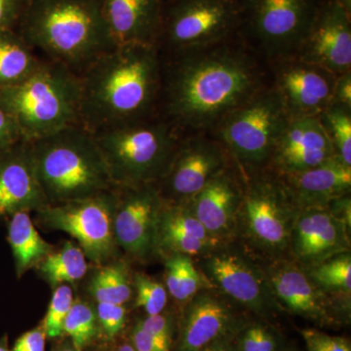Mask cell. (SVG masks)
Here are the masks:
<instances>
[{
  "label": "cell",
  "mask_w": 351,
  "mask_h": 351,
  "mask_svg": "<svg viewBox=\"0 0 351 351\" xmlns=\"http://www.w3.org/2000/svg\"><path fill=\"white\" fill-rule=\"evenodd\" d=\"M160 56L157 115L182 137L213 133L230 113L271 84L269 62L239 34Z\"/></svg>",
  "instance_id": "cell-1"
},
{
  "label": "cell",
  "mask_w": 351,
  "mask_h": 351,
  "mask_svg": "<svg viewBox=\"0 0 351 351\" xmlns=\"http://www.w3.org/2000/svg\"><path fill=\"white\" fill-rule=\"evenodd\" d=\"M78 75L80 124L92 133L156 117L161 89L157 46H114Z\"/></svg>",
  "instance_id": "cell-2"
},
{
  "label": "cell",
  "mask_w": 351,
  "mask_h": 351,
  "mask_svg": "<svg viewBox=\"0 0 351 351\" xmlns=\"http://www.w3.org/2000/svg\"><path fill=\"white\" fill-rule=\"evenodd\" d=\"M18 27L32 49L77 75L117 46L101 0H29Z\"/></svg>",
  "instance_id": "cell-3"
},
{
  "label": "cell",
  "mask_w": 351,
  "mask_h": 351,
  "mask_svg": "<svg viewBox=\"0 0 351 351\" xmlns=\"http://www.w3.org/2000/svg\"><path fill=\"white\" fill-rule=\"evenodd\" d=\"M29 143L48 205L84 199L114 188L94 134L80 124Z\"/></svg>",
  "instance_id": "cell-4"
},
{
  "label": "cell",
  "mask_w": 351,
  "mask_h": 351,
  "mask_svg": "<svg viewBox=\"0 0 351 351\" xmlns=\"http://www.w3.org/2000/svg\"><path fill=\"white\" fill-rule=\"evenodd\" d=\"M0 103L15 120L23 138L32 142L80 124V75L43 60L24 82L0 89Z\"/></svg>",
  "instance_id": "cell-5"
},
{
  "label": "cell",
  "mask_w": 351,
  "mask_h": 351,
  "mask_svg": "<svg viewBox=\"0 0 351 351\" xmlns=\"http://www.w3.org/2000/svg\"><path fill=\"white\" fill-rule=\"evenodd\" d=\"M114 186L157 184L169 167L182 136L159 117L94 134Z\"/></svg>",
  "instance_id": "cell-6"
},
{
  "label": "cell",
  "mask_w": 351,
  "mask_h": 351,
  "mask_svg": "<svg viewBox=\"0 0 351 351\" xmlns=\"http://www.w3.org/2000/svg\"><path fill=\"white\" fill-rule=\"evenodd\" d=\"M242 179L243 197L235 241L257 258H289L291 234L300 209L271 170Z\"/></svg>",
  "instance_id": "cell-7"
},
{
  "label": "cell",
  "mask_w": 351,
  "mask_h": 351,
  "mask_svg": "<svg viewBox=\"0 0 351 351\" xmlns=\"http://www.w3.org/2000/svg\"><path fill=\"white\" fill-rule=\"evenodd\" d=\"M289 117L271 84L228 115L214 137L226 147L242 178L267 169Z\"/></svg>",
  "instance_id": "cell-8"
},
{
  "label": "cell",
  "mask_w": 351,
  "mask_h": 351,
  "mask_svg": "<svg viewBox=\"0 0 351 351\" xmlns=\"http://www.w3.org/2000/svg\"><path fill=\"white\" fill-rule=\"evenodd\" d=\"M239 38L267 62L294 56L321 0H237Z\"/></svg>",
  "instance_id": "cell-9"
},
{
  "label": "cell",
  "mask_w": 351,
  "mask_h": 351,
  "mask_svg": "<svg viewBox=\"0 0 351 351\" xmlns=\"http://www.w3.org/2000/svg\"><path fill=\"white\" fill-rule=\"evenodd\" d=\"M212 286L245 311L262 318L282 313L258 258L239 242L219 245L196 258Z\"/></svg>",
  "instance_id": "cell-10"
},
{
  "label": "cell",
  "mask_w": 351,
  "mask_h": 351,
  "mask_svg": "<svg viewBox=\"0 0 351 351\" xmlns=\"http://www.w3.org/2000/svg\"><path fill=\"white\" fill-rule=\"evenodd\" d=\"M117 201L114 186L84 199L47 205L36 212V223L46 230L68 233L77 241L88 260L104 265L119 254L114 237Z\"/></svg>",
  "instance_id": "cell-11"
},
{
  "label": "cell",
  "mask_w": 351,
  "mask_h": 351,
  "mask_svg": "<svg viewBox=\"0 0 351 351\" xmlns=\"http://www.w3.org/2000/svg\"><path fill=\"white\" fill-rule=\"evenodd\" d=\"M237 0H165L160 53L193 49L239 34Z\"/></svg>",
  "instance_id": "cell-12"
},
{
  "label": "cell",
  "mask_w": 351,
  "mask_h": 351,
  "mask_svg": "<svg viewBox=\"0 0 351 351\" xmlns=\"http://www.w3.org/2000/svg\"><path fill=\"white\" fill-rule=\"evenodd\" d=\"M258 260L283 311L301 316L321 327L341 326L350 323L351 302L323 290L306 269L292 258Z\"/></svg>",
  "instance_id": "cell-13"
},
{
  "label": "cell",
  "mask_w": 351,
  "mask_h": 351,
  "mask_svg": "<svg viewBox=\"0 0 351 351\" xmlns=\"http://www.w3.org/2000/svg\"><path fill=\"white\" fill-rule=\"evenodd\" d=\"M232 164L226 147L212 134L182 136L157 188L163 200L186 202Z\"/></svg>",
  "instance_id": "cell-14"
},
{
  "label": "cell",
  "mask_w": 351,
  "mask_h": 351,
  "mask_svg": "<svg viewBox=\"0 0 351 351\" xmlns=\"http://www.w3.org/2000/svg\"><path fill=\"white\" fill-rule=\"evenodd\" d=\"M114 237L117 246L138 263L157 258L156 235L162 205L156 184L115 186Z\"/></svg>",
  "instance_id": "cell-15"
},
{
  "label": "cell",
  "mask_w": 351,
  "mask_h": 351,
  "mask_svg": "<svg viewBox=\"0 0 351 351\" xmlns=\"http://www.w3.org/2000/svg\"><path fill=\"white\" fill-rule=\"evenodd\" d=\"M271 86L290 119L319 117L332 100L336 75L295 56L269 62Z\"/></svg>",
  "instance_id": "cell-16"
},
{
  "label": "cell",
  "mask_w": 351,
  "mask_h": 351,
  "mask_svg": "<svg viewBox=\"0 0 351 351\" xmlns=\"http://www.w3.org/2000/svg\"><path fill=\"white\" fill-rule=\"evenodd\" d=\"M241 309L215 288L200 291L181 308L175 351H201L217 339L239 331L248 320L240 313Z\"/></svg>",
  "instance_id": "cell-17"
},
{
  "label": "cell",
  "mask_w": 351,
  "mask_h": 351,
  "mask_svg": "<svg viewBox=\"0 0 351 351\" xmlns=\"http://www.w3.org/2000/svg\"><path fill=\"white\" fill-rule=\"evenodd\" d=\"M294 56L336 75L351 71V14L336 0H321Z\"/></svg>",
  "instance_id": "cell-18"
},
{
  "label": "cell",
  "mask_w": 351,
  "mask_h": 351,
  "mask_svg": "<svg viewBox=\"0 0 351 351\" xmlns=\"http://www.w3.org/2000/svg\"><path fill=\"white\" fill-rule=\"evenodd\" d=\"M350 228L327 206L301 209L293 226L289 258L309 269L351 252Z\"/></svg>",
  "instance_id": "cell-19"
},
{
  "label": "cell",
  "mask_w": 351,
  "mask_h": 351,
  "mask_svg": "<svg viewBox=\"0 0 351 351\" xmlns=\"http://www.w3.org/2000/svg\"><path fill=\"white\" fill-rule=\"evenodd\" d=\"M243 189L242 176L232 164L186 201L196 219L219 243L235 241Z\"/></svg>",
  "instance_id": "cell-20"
},
{
  "label": "cell",
  "mask_w": 351,
  "mask_h": 351,
  "mask_svg": "<svg viewBox=\"0 0 351 351\" xmlns=\"http://www.w3.org/2000/svg\"><path fill=\"white\" fill-rule=\"evenodd\" d=\"M337 156L319 117L289 119L277 141L267 169L277 175L294 174Z\"/></svg>",
  "instance_id": "cell-21"
},
{
  "label": "cell",
  "mask_w": 351,
  "mask_h": 351,
  "mask_svg": "<svg viewBox=\"0 0 351 351\" xmlns=\"http://www.w3.org/2000/svg\"><path fill=\"white\" fill-rule=\"evenodd\" d=\"M48 205L39 184L31 143L22 141L0 152V218L38 212Z\"/></svg>",
  "instance_id": "cell-22"
},
{
  "label": "cell",
  "mask_w": 351,
  "mask_h": 351,
  "mask_svg": "<svg viewBox=\"0 0 351 351\" xmlns=\"http://www.w3.org/2000/svg\"><path fill=\"white\" fill-rule=\"evenodd\" d=\"M221 244L196 219L188 202L162 201L156 226L157 258L182 254L196 260Z\"/></svg>",
  "instance_id": "cell-23"
},
{
  "label": "cell",
  "mask_w": 351,
  "mask_h": 351,
  "mask_svg": "<svg viewBox=\"0 0 351 351\" xmlns=\"http://www.w3.org/2000/svg\"><path fill=\"white\" fill-rule=\"evenodd\" d=\"M278 177L300 210L327 206L332 200L351 193V166L338 156L311 169Z\"/></svg>",
  "instance_id": "cell-24"
},
{
  "label": "cell",
  "mask_w": 351,
  "mask_h": 351,
  "mask_svg": "<svg viewBox=\"0 0 351 351\" xmlns=\"http://www.w3.org/2000/svg\"><path fill=\"white\" fill-rule=\"evenodd\" d=\"M115 45H156L160 34L165 0H101Z\"/></svg>",
  "instance_id": "cell-25"
},
{
  "label": "cell",
  "mask_w": 351,
  "mask_h": 351,
  "mask_svg": "<svg viewBox=\"0 0 351 351\" xmlns=\"http://www.w3.org/2000/svg\"><path fill=\"white\" fill-rule=\"evenodd\" d=\"M8 241L18 278L38 267V263L53 251L52 245L40 237L27 212H17L10 217Z\"/></svg>",
  "instance_id": "cell-26"
},
{
  "label": "cell",
  "mask_w": 351,
  "mask_h": 351,
  "mask_svg": "<svg viewBox=\"0 0 351 351\" xmlns=\"http://www.w3.org/2000/svg\"><path fill=\"white\" fill-rule=\"evenodd\" d=\"M41 62L19 32L0 31V89L24 82Z\"/></svg>",
  "instance_id": "cell-27"
},
{
  "label": "cell",
  "mask_w": 351,
  "mask_h": 351,
  "mask_svg": "<svg viewBox=\"0 0 351 351\" xmlns=\"http://www.w3.org/2000/svg\"><path fill=\"white\" fill-rule=\"evenodd\" d=\"M164 285L181 308L196 294L214 288L196 265L195 260L182 254L164 256Z\"/></svg>",
  "instance_id": "cell-28"
},
{
  "label": "cell",
  "mask_w": 351,
  "mask_h": 351,
  "mask_svg": "<svg viewBox=\"0 0 351 351\" xmlns=\"http://www.w3.org/2000/svg\"><path fill=\"white\" fill-rule=\"evenodd\" d=\"M86 258L78 245L66 241L58 250L53 249L36 269L43 280L54 289L62 284L82 280L87 274Z\"/></svg>",
  "instance_id": "cell-29"
},
{
  "label": "cell",
  "mask_w": 351,
  "mask_h": 351,
  "mask_svg": "<svg viewBox=\"0 0 351 351\" xmlns=\"http://www.w3.org/2000/svg\"><path fill=\"white\" fill-rule=\"evenodd\" d=\"M87 290L95 302L126 304L133 295L128 265L124 261L113 260L100 265L90 278Z\"/></svg>",
  "instance_id": "cell-30"
},
{
  "label": "cell",
  "mask_w": 351,
  "mask_h": 351,
  "mask_svg": "<svg viewBox=\"0 0 351 351\" xmlns=\"http://www.w3.org/2000/svg\"><path fill=\"white\" fill-rule=\"evenodd\" d=\"M306 269L323 290L351 302V252L339 254Z\"/></svg>",
  "instance_id": "cell-31"
},
{
  "label": "cell",
  "mask_w": 351,
  "mask_h": 351,
  "mask_svg": "<svg viewBox=\"0 0 351 351\" xmlns=\"http://www.w3.org/2000/svg\"><path fill=\"white\" fill-rule=\"evenodd\" d=\"M63 332L73 341L76 350H86L100 332L95 306L82 300L73 302L64 320Z\"/></svg>",
  "instance_id": "cell-32"
},
{
  "label": "cell",
  "mask_w": 351,
  "mask_h": 351,
  "mask_svg": "<svg viewBox=\"0 0 351 351\" xmlns=\"http://www.w3.org/2000/svg\"><path fill=\"white\" fill-rule=\"evenodd\" d=\"M336 156L351 166V110L330 105L319 117Z\"/></svg>",
  "instance_id": "cell-33"
},
{
  "label": "cell",
  "mask_w": 351,
  "mask_h": 351,
  "mask_svg": "<svg viewBox=\"0 0 351 351\" xmlns=\"http://www.w3.org/2000/svg\"><path fill=\"white\" fill-rule=\"evenodd\" d=\"M285 343L278 330L262 319L247 320L235 334L237 351H280Z\"/></svg>",
  "instance_id": "cell-34"
},
{
  "label": "cell",
  "mask_w": 351,
  "mask_h": 351,
  "mask_svg": "<svg viewBox=\"0 0 351 351\" xmlns=\"http://www.w3.org/2000/svg\"><path fill=\"white\" fill-rule=\"evenodd\" d=\"M132 283L136 293L134 306L144 309L147 315H154L165 311L169 294L163 283L143 272H135L132 276Z\"/></svg>",
  "instance_id": "cell-35"
},
{
  "label": "cell",
  "mask_w": 351,
  "mask_h": 351,
  "mask_svg": "<svg viewBox=\"0 0 351 351\" xmlns=\"http://www.w3.org/2000/svg\"><path fill=\"white\" fill-rule=\"evenodd\" d=\"M75 302L73 291L69 284H62L54 288L52 298L43 321V326L46 337L57 339L63 336L64 320Z\"/></svg>",
  "instance_id": "cell-36"
},
{
  "label": "cell",
  "mask_w": 351,
  "mask_h": 351,
  "mask_svg": "<svg viewBox=\"0 0 351 351\" xmlns=\"http://www.w3.org/2000/svg\"><path fill=\"white\" fill-rule=\"evenodd\" d=\"M97 319L99 329L108 339L119 336L125 326L127 308L125 304L112 302H96Z\"/></svg>",
  "instance_id": "cell-37"
},
{
  "label": "cell",
  "mask_w": 351,
  "mask_h": 351,
  "mask_svg": "<svg viewBox=\"0 0 351 351\" xmlns=\"http://www.w3.org/2000/svg\"><path fill=\"white\" fill-rule=\"evenodd\" d=\"M307 351H351L350 341L316 329L302 330Z\"/></svg>",
  "instance_id": "cell-38"
},
{
  "label": "cell",
  "mask_w": 351,
  "mask_h": 351,
  "mask_svg": "<svg viewBox=\"0 0 351 351\" xmlns=\"http://www.w3.org/2000/svg\"><path fill=\"white\" fill-rule=\"evenodd\" d=\"M138 326L158 339L165 345L172 348L173 335H174V319L170 314L163 313L147 315L137 321Z\"/></svg>",
  "instance_id": "cell-39"
},
{
  "label": "cell",
  "mask_w": 351,
  "mask_h": 351,
  "mask_svg": "<svg viewBox=\"0 0 351 351\" xmlns=\"http://www.w3.org/2000/svg\"><path fill=\"white\" fill-rule=\"evenodd\" d=\"M29 0H0V31L19 25Z\"/></svg>",
  "instance_id": "cell-40"
},
{
  "label": "cell",
  "mask_w": 351,
  "mask_h": 351,
  "mask_svg": "<svg viewBox=\"0 0 351 351\" xmlns=\"http://www.w3.org/2000/svg\"><path fill=\"white\" fill-rule=\"evenodd\" d=\"M25 141L15 120L0 103V152Z\"/></svg>",
  "instance_id": "cell-41"
},
{
  "label": "cell",
  "mask_w": 351,
  "mask_h": 351,
  "mask_svg": "<svg viewBox=\"0 0 351 351\" xmlns=\"http://www.w3.org/2000/svg\"><path fill=\"white\" fill-rule=\"evenodd\" d=\"M130 343L137 351H171L169 346L145 332L137 323L132 328Z\"/></svg>",
  "instance_id": "cell-42"
},
{
  "label": "cell",
  "mask_w": 351,
  "mask_h": 351,
  "mask_svg": "<svg viewBox=\"0 0 351 351\" xmlns=\"http://www.w3.org/2000/svg\"><path fill=\"white\" fill-rule=\"evenodd\" d=\"M45 339L43 326L34 328L20 336L11 351H45Z\"/></svg>",
  "instance_id": "cell-43"
},
{
  "label": "cell",
  "mask_w": 351,
  "mask_h": 351,
  "mask_svg": "<svg viewBox=\"0 0 351 351\" xmlns=\"http://www.w3.org/2000/svg\"><path fill=\"white\" fill-rule=\"evenodd\" d=\"M330 105L351 110V71L336 76Z\"/></svg>",
  "instance_id": "cell-44"
},
{
  "label": "cell",
  "mask_w": 351,
  "mask_h": 351,
  "mask_svg": "<svg viewBox=\"0 0 351 351\" xmlns=\"http://www.w3.org/2000/svg\"><path fill=\"white\" fill-rule=\"evenodd\" d=\"M330 211L332 212L337 218L345 221L346 225L351 228V196L346 195L341 197L336 198L332 200L327 205Z\"/></svg>",
  "instance_id": "cell-45"
},
{
  "label": "cell",
  "mask_w": 351,
  "mask_h": 351,
  "mask_svg": "<svg viewBox=\"0 0 351 351\" xmlns=\"http://www.w3.org/2000/svg\"><path fill=\"white\" fill-rule=\"evenodd\" d=\"M235 334L237 332L226 335L201 351H237V346H235Z\"/></svg>",
  "instance_id": "cell-46"
},
{
  "label": "cell",
  "mask_w": 351,
  "mask_h": 351,
  "mask_svg": "<svg viewBox=\"0 0 351 351\" xmlns=\"http://www.w3.org/2000/svg\"><path fill=\"white\" fill-rule=\"evenodd\" d=\"M52 351H78L76 350L75 346H73V341L71 339H64L63 343H60L56 348H53Z\"/></svg>",
  "instance_id": "cell-47"
},
{
  "label": "cell",
  "mask_w": 351,
  "mask_h": 351,
  "mask_svg": "<svg viewBox=\"0 0 351 351\" xmlns=\"http://www.w3.org/2000/svg\"><path fill=\"white\" fill-rule=\"evenodd\" d=\"M117 351H137L134 348V346L131 345L130 341L129 343H124L120 345L117 348Z\"/></svg>",
  "instance_id": "cell-48"
},
{
  "label": "cell",
  "mask_w": 351,
  "mask_h": 351,
  "mask_svg": "<svg viewBox=\"0 0 351 351\" xmlns=\"http://www.w3.org/2000/svg\"><path fill=\"white\" fill-rule=\"evenodd\" d=\"M336 1L339 5L343 6L348 13L351 14V0H336Z\"/></svg>",
  "instance_id": "cell-49"
},
{
  "label": "cell",
  "mask_w": 351,
  "mask_h": 351,
  "mask_svg": "<svg viewBox=\"0 0 351 351\" xmlns=\"http://www.w3.org/2000/svg\"><path fill=\"white\" fill-rule=\"evenodd\" d=\"M0 351H11V350H9L8 339H7L6 336L0 339Z\"/></svg>",
  "instance_id": "cell-50"
},
{
  "label": "cell",
  "mask_w": 351,
  "mask_h": 351,
  "mask_svg": "<svg viewBox=\"0 0 351 351\" xmlns=\"http://www.w3.org/2000/svg\"><path fill=\"white\" fill-rule=\"evenodd\" d=\"M280 351H299L297 350V348H295L294 346L290 345V343H285V346H283L282 348H281Z\"/></svg>",
  "instance_id": "cell-51"
},
{
  "label": "cell",
  "mask_w": 351,
  "mask_h": 351,
  "mask_svg": "<svg viewBox=\"0 0 351 351\" xmlns=\"http://www.w3.org/2000/svg\"><path fill=\"white\" fill-rule=\"evenodd\" d=\"M94 351H101V350H94Z\"/></svg>",
  "instance_id": "cell-52"
}]
</instances>
